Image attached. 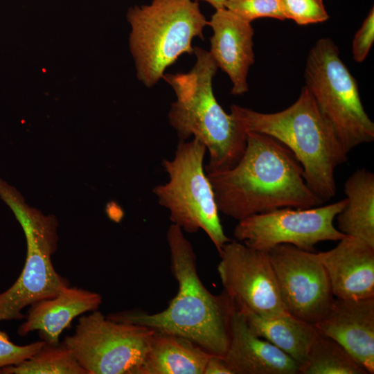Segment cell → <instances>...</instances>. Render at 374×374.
<instances>
[{"label": "cell", "mask_w": 374, "mask_h": 374, "mask_svg": "<svg viewBox=\"0 0 374 374\" xmlns=\"http://www.w3.org/2000/svg\"><path fill=\"white\" fill-rule=\"evenodd\" d=\"M206 175L219 211L238 221L278 208H308L324 202L305 183L293 153L261 133L247 132L244 152L234 166Z\"/></svg>", "instance_id": "1"}, {"label": "cell", "mask_w": 374, "mask_h": 374, "mask_svg": "<svg viewBox=\"0 0 374 374\" xmlns=\"http://www.w3.org/2000/svg\"><path fill=\"white\" fill-rule=\"evenodd\" d=\"M183 231L174 224L167 231L172 272L178 283L177 294L168 308L154 314L132 310L107 317L181 336L211 355L224 357L235 304L225 291L215 295L204 285L197 273L193 247Z\"/></svg>", "instance_id": "2"}, {"label": "cell", "mask_w": 374, "mask_h": 374, "mask_svg": "<svg viewBox=\"0 0 374 374\" xmlns=\"http://www.w3.org/2000/svg\"><path fill=\"white\" fill-rule=\"evenodd\" d=\"M193 54L196 62L190 71L162 77L176 95L168 112L169 123L179 140L193 137L204 145L209 154L206 173L226 170L242 156L247 132L215 97L212 83L218 67L209 51L194 46Z\"/></svg>", "instance_id": "3"}, {"label": "cell", "mask_w": 374, "mask_h": 374, "mask_svg": "<svg viewBox=\"0 0 374 374\" xmlns=\"http://www.w3.org/2000/svg\"><path fill=\"white\" fill-rule=\"evenodd\" d=\"M230 109L247 132L267 134L286 146L320 199L326 202L335 195V172L347 161L348 152L305 86L297 100L280 112L262 113L237 105Z\"/></svg>", "instance_id": "4"}, {"label": "cell", "mask_w": 374, "mask_h": 374, "mask_svg": "<svg viewBox=\"0 0 374 374\" xmlns=\"http://www.w3.org/2000/svg\"><path fill=\"white\" fill-rule=\"evenodd\" d=\"M127 20L136 76L148 88L179 56L193 54V39H204L203 31L208 25L199 3L192 0H152L129 8Z\"/></svg>", "instance_id": "5"}, {"label": "cell", "mask_w": 374, "mask_h": 374, "mask_svg": "<svg viewBox=\"0 0 374 374\" xmlns=\"http://www.w3.org/2000/svg\"><path fill=\"white\" fill-rule=\"evenodd\" d=\"M305 87L348 153L374 140V123L366 112L358 84L329 37L318 39L306 60Z\"/></svg>", "instance_id": "6"}, {"label": "cell", "mask_w": 374, "mask_h": 374, "mask_svg": "<svg viewBox=\"0 0 374 374\" xmlns=\"http://www.w3.org/2000/svg\"><path fill=\"white\" fill-rule=\"evenodd\" d=\"M1 198L21 224L27 253L17 280L0 293V322L24 319V308L52 298L70 286L69 280L56 271L51 260L58 240L55 217L28 206L14 188L4 190Z\"/></svg>", "instance_id": "7"}, {"label": "cell", "mask_w": 374, "mask_h": 374, "mask_svg": "<svg viewBox=\"0 0 374 374\" xmlns=\"http://www.w3.org/2000/svg\"><path fill=\"white\" fill-rule=\"evenodd\" d=\"M206 148L195 139L181 141L172 159L162 166L168 181L153 193L169 211L172 224L189 233L204 231L219 251L230 239L225 235L211 184L204 166Z\"/></svg>", "instance_id": "8"}, {"label": "cell", "mask_w": 374, "mask_h": 374, "mask_svg": "<svg viewBox=\"0 0 374 374\" xmlns=\"http://www.w3.org/2000/svg\"><path fill=\"white\" fill-rule=\"evenodd\" d=\"M154 332L96 310L82 315L63 341L88 374H139Z\"/></svg>", "instance_id": "9"}, {"label": "cell", "mask_w": 374, "mask_h": 374, "mask_svg": "<svg viewBox=\"0 0 374 374\" xmlns=\"http://www.w3.org/2000/svg\"><path fill=\"white\" fill-rule=\"evenodd\" d=\"M346 198L314 208H282L238 221L233 231L236 240L257 250L267 251L289 244L312 251L320 242L339 241L346 236L334 225Z\"/></svg>", "instance_id": "10"}, {"label": "cell", "mask_w": 374, "mask_h": 374, "mask_svg": "<svg viewBox=\"0 0 374 374\" xmlns=\"http://www.w3.org/2000/svg\"><path fill=\"white\" fill-rule=\"evenodd\" d=\"M218 252L224 291L238 307L264 317L288 314L267 251L230 240Z\"/></svg>", "instance_id": "11"}, {"label": "cell", "mask_w": 374, "mask_h": 374, "mask_svg": "<svg viewBox=\"0 0 374 374\" xmlns=\"http://www.w3.org/2000/svg\"><path fill=\"white\" fill-rule=\"evenodd\" d=\"M267 252L287 312L312 325L321 320L335 296L317 253L289 244Z\"/></svg>", "instance_id": "12"}, {"label": "cell", "mask_w": 374, "mask_h": 374, "mask_svg": "<svg viewBox=\"0 0 374 374\" xmlns=\"http://www.w3.org/2000/svg\"><path fill=\"white\" fill-rule=\"evenodd\" d=\"M314 326L340 344L368 373H374V297L335 298L327 314Z\"/></svg>", "instance_id": "13"}, {"label": "cell", "mask_w": 374, "mask_h": 374, "mask_svg": "<svg viewBox=\"0 0 374 374\" xmlns=\"http://www.w3.org/2000/svg\"><path fill=\"white\" fill-rule=\"evenodd\" d=\"M208 25L213 32L209 53L217 67L229 75L231 93L238 96L247 92V75L255 60L251 22L222 8L215 10Z\"/></svg>", "instance_id": "14"}, {"label": "cell", "mask_w": 374, "mask_h": 374, "mask_svg": "<svg viewBox=\"0 0 374 374\" xmlns=\"http://www.w3.org/2000/svg\"><path fill=\"white\" fill-rule=\"evenodd\" d=\"M335 298L374 297V246L346 235L332 249L317 253Z\"/></svg>", "instance_id": "15"}, {"label": "cell", "mask_w": 374, "mask_h": 374, "mask_svg": "<svg viewBox=\"0 0 374 374\" xmlns=\"http://www.w3.org/2000/svg\"><path fill=\"white\" fill-rule=\"evenodd\" d=\"M224 357L233 374L299 373V363L256 335L236 305L231 318L229 346Z\"/></svg>", "instance_id": "16"}, {"label": "cell", "mask_w": 374, "mask_h": 374, "mask_svg": "<svg viewBox=\"0 0 374 374\" xmlns=\"http://www.w3.org/2000/svg\"><path fill=\"white\" fill-rule=\"evenodd\" d=\"M102 302V296L97 292L69 286L52 298L30 305L17 333L26 336L38 330L41 340L57 344L62 331L75 318L98 310Z\"/></svg>", "instance_id": "17"}, {"label": "cell", "mask_w": 374, "mask_h": 374, "mask_svg": "<svg viewBox=\"0 0 374 374\" xmlns=\"http://www.w3.org/2000/svg\"><path fill=\"white\" fill-rule=\"evenodd\" d=\"M211 355L188 339L154 330L139 374H203Z\"/></svg>", "instance_id": "18"}, {"label": "cell", "mask_w": 374, "mask_h": 374, "mask_svg": "<svg viewBox=\"0 0 374 374\" xmlns=\"http://www.w3.org/2000/svg\"><path fill=\"white\" fill-rule=\"evenodd\" d=\"M346 204L336 216L338 230L374 246V175L365 168L346 181Z\"/></svg>", "instance_id": "19"}, {"label": "cell", "mask_w": 374, "mask_h": 374, "mask_svg": "<svg viewBox=\"0 0 374 374\" xmlns=\"http://www.w3.org/2000/svg\"><path fill=\"white\" fill-rule=\"evenodd\" d=\"M238 308L256 335L287 353L299 366L304 362L317 332L314 325L289 313L264 317L247 309Z\"/></svg>", "instance_id": "20"}, {"label": "cell", "mask_w": 374, "mask_h": 374, "mask_svg": "<svg viewBox=\"0 0 374 374\" xmlns=\"http://www.w3.org/2000/svg\"><path fill=\"white\" fill-rule=\"evenodd\" d=\"M299 374H368L337 341L317 330Z\"/></svg>", "instance_id": "21"}, {"label": "cell", "mask_w": 374, "mask_h": 374, "mask_svg": "<svg viewBox=\"0 0 374 374\" xmlns=\"http://www.w3.org/2000/svg\"><path fill=\"white\" fill-rule=\"evenodd\" d=\"M0 374H88L64 343H46L30 358L0 370Z\"/></svg>", "instance_id": "22"}, {"label": "cell", "mask_w": 374, "mask_h": 374, "mask_svg": "<svg viewBox=\"0 0 374 374\" xmlns=\"http://www.w3.org/2000/svg\"><path fill=\"white\" fill-rule=\"evenodd\" d=\"M224 8L249 22L261 17L286 19L280 0H227Z\"/></svg>", "instance_id": "23"}, {"label": "cell", "mask_w": 374, "mask_h": 374, "mask_svg": "<svg viewBox=\"0 0 374 374\" xmlns=\"http://www.w3.org/2000/svg\"><path fill=\"white\" fill-rule=\"evenodd\" d=\"M280 1L286 19H292L298 25L321 23L329 19L323 0Z\"/></svg>", "instance_id": "24"}, {"label": "cell", "mask_w": 374, "mask_h": 374, "mask_svg": "<svg viewBox=\"0 0 374 374\" xmlns=\"http://www.w3.org/2000/svg\"><path fill=\"white\" fill-rule=\"evenodd\" d=\"M46 344L43 340L26 345L12 342L9 336L0 330V370L18 364L37 353Z\"/></svg>", "instance_id": "25"}, {"label": "cell", "mask_w": 374, "mask_h": 374, "mask_svg": "<svg viewBox=\"0 0 374 374\" xmlns=\"http://www.w3.org/2000/svg\"><path fill=\"white\" fill-rule=\"evenodd\" d=\"M374 42V9L368 15L356 32L352 42L353 60L358 63L366 58Z\"/></svg>", "instance_id": "26"}, {"label": "cell", "mask_w": 374, "mask_h": 374, "mask_svg": "<svg viewBox=\"0 0 374 374\" xmlns=\"http://www.w3.org/2000/svg\"><path fill=\"white\" fill-rule=\"evenodd\" d=\"M203 374H233V373L223 356L211 355Z\"/></svg>", "instance_id": "27"}, {"label": "cell", "mask_w": 374, "mask_h": 374, "mask_svg": "<svg viewBox=\"0 0 374 374\" xmlns=\"http://www.w3.org/2000/svg\"><path fill=\"white\" fill-rule=\"evenodd\" d=\"M211 4L215 10L225 8L224 6L227 0H202Z\"/></svg>", "instance_id": "28"}]
</instances>
